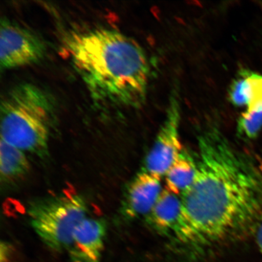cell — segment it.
<instances>
[{
	"mask_svg": "<svg viewBox=\"0 0 262 262\" xmlns=\"http://www.w3.org/2000/svg\"><path fill=\"white\" fill-rule=\"evenodd\" d=\"M255 234H256L258 247L259 248V250L262 254V222L259 227H258L256 232H255Z\"/></svg>",
	"mask_w": 262,
	"mask_h": 262,
	"instance_id": "5bb4252c",
	"label": "cell"
},
{
	"mask_svg": "<svg viewBox=\"0 0 262 262\" xmlns=\"http://www.w3.org/2000/svg\"><path fill=\"white\" fill-rule=\"evenodd\" d=\"M147 218L157 230L171 234L183 242L196 243L195 235L185 215L181 198L165 188Z\"/></svg>",
	"mask_w": 262,
	"mask_h": 262,
	"instance_id": "52a82bcc",
	"label": "cell"
},
{
	"mask_svg": "<svg viewBox=\"0 0 262 262\" xmlns=\"http://www.w3.org/2000/svg\"><path fill=\"white\" fill-rule=\"evenodd\" d=\"M198 173L180 196L196 243L244 238L262 222V162L238 150L217 128L199 136Z\"/></svg>",
	"mask_w": 262,
	"mask_h": 262,
	"instance_id": "6da1fadb",
	"label": "cell"
},
{
	"mask_svg": "<svg viewBox=\"0 0 262 262\" xmlns=\"http://www.w3.org/2000/svg\"><path fill=\"white\" fill-rule=\"evenodd\" d=\"M229 98L234 106L252 112H262V75L243 70L232 82Z\"/></svg>",
	"mask_w": 262,
	"mask_h": 262,
	"instance_id": "30bf717a",
	"label": "cell"
},
{
	"mask_svg": "<svg viewBox=\"0 0 262 262\" xmlns=\"http://www.w3.org/2000/svg\"><path fill=\"white\" fill-rule=\"evenodd\" d=\"M180 118L179 98L175 91L170 97L165 119L146 157L145 171L162 178L182 153Z\"/></svg>",
	"mask_w": 262,
	"mask_h": 262,
	"instance_id": "8992f818",
	"label": "cell"
},
{
	"mask_svg": "<svg viewBox=\"0 0 262 262\" xmlns=\"http://www.w3.org/2000/svg\"><path fill=\"white\" fill-rule=\"evenodd\" d=\"M106 232L101 219L85 218L74 232L70 248L73 262H100Z\"/></svg>",
	"mask_w": 262,
	"mask_h": 262,
	"instance_id": "9c48e42d",
	"label": "cell"
},
{
	"mask_svg": "<svg viewBox=\"0 0 262 262\" xmlns=\"http://www.w3.org/2000/svg\"><path fill=\"white\" fill-rule=\"evenodd\" d=\"M198 166L196 161L182 152L165 173V188L181 196L194 183Z\"/></svg>",
	"mask_w": 262,
	"mask_h": 262,
	"instance_id": "8fae6325",
	"label": "cell"
},
{
	"mask_svg": "<svg viewBox=\"0 0 262 262\" xmlns=\"http://www.w3.org/2000/svg\"><path fill=\"white\" fill-rule=\"evenodd\" d=\"M86 205L79 195L54 196L33 202L28 208L31 224L52 250H70L74 232L86 218Z\"/></svg>",
	"mask_w": 262,
	"mask_h": 262,
	"instance_id": "277c9868",
	"label": "cell"
},
{
	"mask_svg": "<svg viewBox=\"0 0 262 262\" xmlns=\"http://www.w3.org/2000/svg\"><path fill=\"white\" fill-rule=\"evenodd\" d=\"M54 107L48 94L34 84L13 88L2 100L1 140L25 152L45 156Z\"/></svg>",
	"mask_w": 262,
	"mask_h": 262,
	"instance_id": "3957f363",
	"label": "cell"
},
{
	"mask_svg": "<svg viewBox=\"0 0 262 262\" xmlns=\"http://www.w3.org/2000/svg\"><path fill=\"white\" fill-rule=\"evenodd\" d=\"M47 53L42 39L29 29L7 18L0 27V65L4 70L38 63Z\"/></svg>",
	"mask_w": 262,
	"mask_h": 262,
	"instance_id": "5b68a950",
	"label": "cell"
},
{
	"mask_svg": "<svg viewBox=\"0 0 262 262\" xmlns=\"http://www.w3.org/2000/svg\"><path fill=\"white\" fill-rule=\"evenodd\" d=\"M29 170V163L25 152L4 141L0 143V172L5 180L21 178Z\"/></svg>",
	"mask_w": 262,
	"mask_h": 262,
	"instance_id": "7c38bea8",
	"label": "cell"
},
{
	"mask_svg": "<svg viewBox=\"0 0 262 262\" xmlns=\"http://www.w3.org/2000/svg\"><path fill=\"white\" fill-rule=\"evenodd\" d=\"M162 179L144 170L137 174L127 188L123 212L134 219L148 215L161 195Z\"/></svg>",
	"mask_w": 262,
	"mask_h": 262,
	"instance_id": "ba28073f",
	"label": "cell"
},
{
	"mask_svg": "<svg viewBox=\"0 0 262 262\" xmlns=\"http://www.w3.org/2000/svg\"><path fill=\"white\" fill-rule=\"evenodd\" d=\"M66 50L75 70L98 102L139 107L145 103L150 66L137 41L104 28L73 32Z\"/></svg>",
	"mask_w": 262,
	"mask_h": 262,
	"instance_id": "7a4b0ae2",
	"label": "cell"
},
{
	"mask_svg": "<svg viewBox=\"0 0 262 262\" xmlns=\"http://www.w3.org/2000/svg\"><path fill=\"white\" fill-rule=\"evenodd\" d=\"M262 129V112L246 110L238 117L237 131L238 136L244 139L256 138Z\"/></svg>",
	"mask_w": 262,
	"mask_h": 262,
	"instance_id": "4fadbf2b",
	"label": "cell"
}]
</instances>
